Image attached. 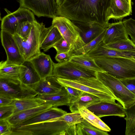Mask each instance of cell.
<instances>
[{"instance_id":"cell-7","label":"cell","mask_w":135,"mask_h":135,"mask_svg":"<svg viewBox=\"0 0 135 135\" xmlns=\"http://www.w3.org/2000/svg\"><path fill=\"white\" fill-rule=\"evenodd\" d=\"M51 26L46 27L43 22L39 23L35 20L26 40L25 52L24 57L25 61H30L41 53L42 42L47 36Z\"/></svg>"},{"instance_id":"cell-40","label":"cell","mask_w":135,"mask_h":135,"mask_svg":"<svg viewBox=\"0 0 135 135\" xmlns=\"http://www.w3.org/2000/svg\"><path fill=\"white\" fill-rule=\"evenodd\" d=\"M13 35L21 54L24 57L25 54L27 40L21 37L16 33Z\"/></svg>"},{"instance_id":"cell-33","label":"cell","mask_w":135,"mask_h":135,"mask_svg":"<svg viewBox=\"0 0 135 135\" xmlns=\"http://www.w3.org/2000/svg\"><path fill=\"white\" fill-rule=\"evenodd\" d=\"M103 46L105 47L117 50H135V44L129 38L126 40L119 41L107 45H104L103 43Z\"/></svg>"},{"instance_id":"cell-32","label":"cell","mask_w":135,"mask_h":135,"mask_svg":"<svg viewBox=\"0 0 135 135\" xmlns=\"http://www.w3.org/2000/svg\"><path fill=\"white\" fill-rule=\"evenodd\" d=\"M79 112L66 113L59 117L52 119L47 122L62 121L69 126H72L82 122L84 120Z\"/></svg>"},{"instance_id":"cell-1","label":"cell","mask_w":135,"mask_h":135,"mask_svg":"<svg viewBox=\"0 0 135 135\" xmlns=\"http://www.w3.org/2000/svg\"><path fill=\"white\" fill-rule=\"evenodd\" d=\"M112 0H65L57 6V16L72 21L98 23L105 28L109 23L108 11Z\"/></svg>"},{"instance_id":"cell-34","label":"cell","mask_w":135,"mask_h":135,"mask_svg":"<svg viewBox=\"0 0 135 135\" xmlns=\"http://www.w3.org/2000/svg\"><path fill=\"white\" fill-rule=\"evenodd\" d=\"M33 22L28 21L20 22L18 25L16 33L27 40L31 32Z\"/></svg>"},{"instance_id":"cell-43","label":"cell","mask_w":135,"mask_h":135,"mask_svg":"<svg viewBox=\"0 0 135 135\" xmlns=\"http://www.w3.org/2000/svg\"><path fill=\"white\" fill-rule=\"evenodd\" d=\"M71 56L69 52H61L57 53L55 59L59 62H61L69 61Z\"/></svg>"},{"instance_id":"cell-3","label":"cell","mask_w":135,"mask_h":135,"mask_svg":"<svg viewBox=\"0 0 135 135\" xmlns=\"http://www.w3.org/2000/svg\"><path fill=\"white\" fill-rule=\"evenodd\" d=\"M93 58L103 71L119 79L135 78V60L116 57Z\"/></svg>"},{"instance_id":"cell-38","label":"cell","mask_w":135,"mask_h":135,"mask_svg":"<svg viewBox=\"0 0 135 135\" xmlns=\"http://www.w3.org/2000/svg\"><path fill=\"white\" fill-rule=\"evenodd\" d=\"M13 110L12 104L0 106V119H6L13 114Z\"/></svg>"},{"instance_id":"cell-30","label":"cell","mask_w":135,"mask_h":135,"mask_svg":"<svg viewBox=\"0 0 135 135\" xmlns=\"http://www.w3.org/2000/svg\"><path fill=\"white\" fill-rule=\"evenodd\" d=\"M62 36L57 28L51 25L50 30L41 45V49L46 52L53 46Z\"/></svg>"},{"instance_id":"cell-2","label":"cell","mask_w":135,"mask_h":135,"mask_svg":"<svg viewBox=\"0 0 135 135\" xmlns=\"http://www.w3.org/2000/svg\"><path fill=\"white\" fill-rule=\"evenodd\" d=\"M75 126L62 121H46L12 127L11 135H75Z\"/></svg>"},{"instance_id":"cell-29","label":"cell","mask_w":135,"mask_h":135,"mask_svg":"<svg viewBox=\"0 0 135 135\" xmlns=\"http://www.w3.org/2000/svg\"><path fill=\"white\" fill-rule=\"evenodd\" d=\"M76 135H108V132L100 130L84 119L76 126Z\"/></svg>"},{"instance_id":"cell-6","label":"cell","mask_w":135,"mask_h":135,"mask_svg":"<svg viewBox=\"0 0 135 135\" xmlns=\"http://www.w3.org/2000/svg\"><path fill=\"white\" fill-rule=\"evenodd\" d=\"M96 77L112 92L117 100L127 109L135 103V95L128 89L120 80L104 71L96 72Z\"/></svg>"},{"instance_id":"cell-18","label":"cell","mask_w":135,"mask_h":135,"mask_svg":"<svg viewBox=\"0 0 135 135\" xmlns=\"http://www.w3.org/2000/svg\"><path fill=\"white\" fill-rule=\"evenodd\" d=\"M30 61L41 79L52 75L54 63L49 55L41 52Z\"/></svg>"},{"instance_id":"cell-24","label":"cell","mask_w":135,"mask_h":135,"mask_svg":"<svg viewBox=\"0 0 135 135\" xmlns=\"http://www.w3.org/2000/svg\"><path fill=\"white\" fill-rule=\"evenodd\" d=\"M25 67L23 64L2 61L0 63V78L20 80V73Z\"/></svg>"},{"instance_id":"cell-36","label":"cell","mask_w":135,"mask_h":135,"mask_svg":"<svg viewBox=\"0 0 135 135\" xmlns=\"http://www.w3.org/2000/svg\"><path fill=\"white\" fill-rule=\"evenodd\" d=\"M106 28L97 37L83 47L82 54L87 53L103 41Z\"/></svg>"},{"instance_id":"cell-8","label":"cell","mask_w":135,"mask_h":135,"mask_svg":"<svg viewBox=\"0 0 135 135\" xmlns=\"http://www.w3.org/2000/svg\"><path fill=\"white\" fill-rule=\"evenodd\" d=\"M96 73L69 61L54 63L52 75L56 78L75 80L81 77H96Z\"/></svg>"},{"instance_id":"cell-20","label":"cell","mask_w":135,"mask_h":135,"mask_svg":"<svg viewBox=\"0 0 135 135\" xmlns=\"http://www.w3.org/2000/svg\"><path fill=\"white\" fill-rule=\"evenodd\" d=\"M87 54L93 58L97 57H116L135 60V50L122 51L109 49L103 46L102 41Z\"/></svg>"},{"instance_id":"cell-13","label":"cell","mask_w":135,"mask_h":135,"mask_svg":"<svg viewBox=\"0 0 135 135\" xmlns=\"http://www.w3.org/2000/svg\"><path fill=\"white\" fill-rule=\"evenodd\" d=\"M87 108L99 118L110 116L120 117L126 116L124 109L121 105L116 102L101 101Z\"/></svg>"},{"instance_id":"cell-16","label":"cell","mask_w":135,"mask_h":135,"mask_svg":"<svg viewBox=\"0 0 135 135\" xmlns=\"http://www.w3.org/2000/svg\"><path fill=\"white\" fill-rule=\"evenodd\" d=\"M34 98L42 101L44 104L57 107L62 105H69L71 98L63 86L60 90L50 94H38Z\"/></svg>"},{"instance_id":"cell-22","label":"cell","mask_w":135,"mask_h":135,"mask_svg":"<svg viewBox=\"0 0 135 135\" xmlns=\"http://www.w3.org/2000/svg\"><path fill=\"white\" fill-rule=\"evenodd\" d=\"M67 113L66 112L61 109L52 107L22 122L16 126L47 121L60 117Z\"/></svg>"},{"instance_id":"cell-25","label":"cell","mask_w":135,"mask_h":135,"mask_svg":"<svg viewBox=\"0 0 135 135\" xmlns=\"http://www.w3.org/2000/svg\"><path fill=\"white\" fill-rule=\"evenodd\" d=\"M25 67L21 71L20 80L23 84L29 85L35 83L41 78L30 61H25L23 64Z\"/></svg>"},{"instance_id":"cell-41","label":"cell","mask_w":135,"mask_h":135,"mask_svg":"<svg viewBox=\"0 0 135 135\" xmlns=\"http://www.w3.org/2000/svg\"><path fill=\"white\" fill-rule=\"evenodd\" d=\"M119 80L128 89L135 95V78Z\"/></svg>"},{"instance_id":"cell-11","label":"cell","mask_w":135,"mask_h":135,"mask_svg":"<svg viewBox=\"0 0 135 135\" xmlns=\"http://www.w3.org/2000/svg\"><path fill=\"white\" fill-rule=\"evenodd\" d=\"M35 20L34 13L31 11L20 7L15 11L8 14L2 18L1 29L14 35L16 33L19 23L25 21L33 22Z\"/></svg>"},{"instance_id":"cell-21","label":"cell","mask_w":135,"mask_h":135,"mask_svg":"<svg viewBox=\"0 0 135 135\" xmlns=\"http://www.w3.org/2000/svg\"><path fill=\"white\" fill-rule=\"evenodd\" d=\"M52 107L49 105L43 104L37 107L14 114L6 119L11 124L12 127H15L22 122Z\"/></svg>"},{"instance_id":"cell-31","label":"cell","mask_w":135,"mask_h":135,"mask_svg":"<svg viewBox=\"0 0 135 135\" xmlns=\"http://www.w3.org/2000/svg\"><path fill=\"white\" fill-rule=\"evenodd\" d=\"M126 121L125 134L126 135H135V103L127 109H125Z\"/></svg>"},{"instance_id":"cell-4","label":"cell","mask_w":135,"mask_h":135,"mask_svg":"<svg viewBox=\"0 0 135 135\" xmlns=\"http://www.w3.org/2000/svg\"><path fill=\"white\" fill-rule=\"evenodd\" d=\"M57 78L58 81L63 86L74 88L94 95L102 101L115 102L116 99L111 91L96 77H81L75 80Z\"/></svg>"},{"instance_id":"cell-42","label":"cell","mask_w":135,"mask_h":135,"mask_svg":"<svg viewBox=\"0 0 135 135\" xmlns=\"http://www.w3.org/2000/svg\"><path fill=\"white\" fill-rule=\"evenodd\" d=\"M63 86L67 91L68 94L71 97V99L79 96L83 91L74 88L66 86Z\"/></svg>"},{"instance_id":"cell-14","label":"cell","mask_w":135,"mask_h":135,"mask_svg":"<svg viewBox=\"0 0 135 135\" xmlns=\"http://www.w3.org/2000/svg\"><path fill=\"white\" fill-rule=\"evenodd\" d=\"M123 21L109 23L107 28L102 42L104 45L129 38Z\"/></svg>"},{"instance_id":"cell-10","label":"cell","mask_w":135,"mask_h":135,"mask_svg":"<svg viewBox=\"0 0 135 135\" xmlns=\"http://www.w3.org/2000/svg\"><path fill=\"white\" fill-rule=\"evenodd\" d=\"M20 7L29 9L38 17L57 16L56 0H19Z\"/></svg>"},{"instance_id":"cell-44","label":"cell","mask_w":135,"mask_h":135,"mask_svg":"<svg viewBox=\"0 0 135 135\" xmlns=\"http://www.w3.org/2000/svg\"><path fill=\"white\" fill-rule=\"evenodd\" d=\"M13 99L6 96L0 94V106L11 104Z\"/></svg>"},{"instance_id":"cell-37","label":"cell","mask_w":135,"mask_h":135,"mask_svg":"<svg viewBox=\"0 0 135 135\" xmlns=\"http://www.w3.org/2000/svg\"><path fill=\"white\" fill-rule=\"evenodd\" d=\"M57 53L70 52L71 47L66 41L62 37L52 47Z\"/></svg>"},{"instance_id":"cell-39","label":"cell","mask_w":135,"mask_h":135,"mask_svg":"<svg viewBox=\"0 0 135 135\" xmlns=\"http://www.w3.org/2000/svg\"><path fill=\"white\" fill-rule=\"evenodd\" d=\"M12 126L6 119H0V135H11Z\"/></svg>"},{"instance_id":"cell-45","label":"cell","mask_w":135,"mask_h":135,"mask_svg":"<svg viewBox=\"0 0 135 135\" xmlns=\"http://www.w3.org/2000/svg\"><path fill=\"white\" fill-rule=\"evenodd\" d=\"M65 0H56L57 6L61 5Z\"/></svg>"},{"instance_id":"cell-12","label":"cell","mask_w":135,"mask_h":135,"mask_svg":"<svg viewBox=\"0 0 135 135\" xmlns=\"http://www.w3.org/2000/svg\"><path fill=\"white\" fill-rule=\"evenodd\" d=\"M0 36L2 45L7 56V62L22 65L25 60L22 55L13 35L1 30Z\"/></svg>"},{"instance_id":"cell-5","label":"cell","mask_w":135,"mask_h":135,"mask_svg":"<svg viewBox=\"0 0 135 135\" xmlns=\"http://www.w3.org/2000/svg\"><path fill=\"white\" fill-rule=\"evenodd\" d=\"M52 19V25L57 27L71 47L70 55L82 54L83 48L85 44L80 36L78 27L66 17L56 16Z\"/></svg>"},{"instance_id":"cell-17","label":"cell","mask_w":135,"mask_h":135,"mask_svg":"<svg viewBox=\"0 0 135 135\" xmlns=\"http://www.w3.org/2000/svg\"><path fill=\"white\" fill-rule=\"evenodd\" d=\"M38 94H50L60 90L63 86L53 75L41 79L34 84L27 85Z\"/></svg>"},{"instance_id":"cell-27","label":"cell","mask_w":135,"mask_h":135,"mask_svg":"<svg viewBox=\"0 0 135 135\" xmlns=\"http://www.w3.org/2000/svg\"><path fill=\"white\" fill-rule=\"evenodd\" d=\"M69 61L89 70L95 72L103 71L96 63L94 59L87 53L73 56Z\"/></svg>"},{"instance_id":"cell-9","label":"cell","mask_w":135,"mask_h":135,"mask_svg":"<svg viewBox=\"0 0 135 135\" xmlns=\"http://www.w3.org/2000/svg\"><path fill=\"white\" fill-rule=\"evenodd\" d=\"M0 94L13 99L34 98L38 94L20 80L0 78Z\"/></svg>"},{"instance_id":"cell-19","label":"cell","mask_w":135,"mask_h":135,"mask_svg":"<svg viewBox=\"0 0 135 135\" xmlns=\"http://www.w3.org/2000/svg\"><path fill=\"white\" fill-rule=\"evenodd\" d=\"M72 21L78 27L80 36L85 44L97 37L107 28L96 23Z\"/></svg>"},{"instance_id":"cell-15","label":"cell","mask_w":135,"mask_h":135,"mask_svg":"<svg viewBox=\"0 0 135 135\" xmlns=\"http://www.w3.org/2000/svg\"><path fill=\"white\" fill-rule=\"evenodd\" d=\"M132 13L131 0H112L108 18L109 21L111 19L122 21L124 18Z\"/></svg>"},{"instance_id":"cell-23","label":"cell","mask_w":135,"mask_h":135,"mask_svg":"<svg viewBox=\"0 0 135 135\" xmlns=\"http://www.w3.org/2000/svg\"><path fill=\"white\" fill-rule=\"evenodd\" d=\"M101 100L92 94L83 91L80 95L71 100L69 105L71 113L79 112V109L84 107L86 108L100 102Z\"/></svg>"},{"instance_id":"cell-28","label":"cell","mask_w":135,"mask_h":135,"mask_svg":"<svg viewBox=\"0 0 135 135\" xmlns=\"http://www.w3.org/2000/svg\"><path fill=\"white\" fill-rule=\"evenodd\" d=\"M80 113L84 119L93 126L102 130L110 132V127L102 121L100 118L88 110L86 108L83 107L79 109Z\"/></svg>"},{"instance_id":"cell-26","label":"cell","mask_w":135,"mask_h":135,"mask_svg":"<svg viewBox=\"0 0 135 135\" xmlns=\"http://www.w3.org/2000/svg\"><path fill=\"white\" fill-rule=\"evenodd\" d=\"M11 104L14 107V114L24 110L37 107L44 104L42 101L34 97L13 99Z\"/></svg>"},{"instance_id":"cell-35","label":"cell","mask_w":135,"mask_h":135,"mask_svg":"<svg viewBox=\"0 0 135 135\" xmlns=\"http://www.w3.org/2000/svg\"><path fill=\"white\" fill-rule=\"evenodd\" d=\"M126 31L131 38V40L135 44V20L130 18L124 20L123 21Z\"/></svg>"}]
</instances>
